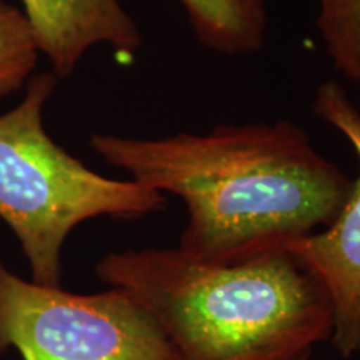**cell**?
<instances>
[{"label": "cell", "instance_id": "4", "mask_svg": "<svg viewBox=\"0 0 360 360\" xmlns=\"http://www.w3.org/2000/svg\"><path fill=\"white\" fill-rule=\"evenodd\" d=\"M24 360H180L129 292L79 295L24 281L0 260V354Z\"/></svg>", "mask_w": 360, "mask_h": 360}, {"label": "cell", "instance_id": "3", "mask_svg": "<svg viewBox=\"0 0 360 360\" xmlns=\"http://www.w3.org/2000/svg\"><path fill=\"white\" fill-rule=\"evenodd\" d=\"M53 74L27 82V94L0 115V219L19 238L32 281L60 287L65 238L94 217L141 219L167 207V197L135 180L94 172L53 142L44 107L56 90Z\"/></svg>", "mask_w": 360, "mask_h": 360}, {"label": "cell", "instance_id": "6", "mask_svg": "<svg viewBox=\"0 0 360 360\" xmlns=\"http://www.w3.org/2000/svg\"><path fill=\"white\" fill-rule=\"evenodd\" d=\"M39 53L51 62L57 79H67L85 53L97 45L132 57L143 35L120 0H20Z\"/></svg>", "mask_w": 360, "mask_h": 360}, {"label": "cell", "instance_id": "7", "mask_svg": "<svg viewBox=\"0 0 360 360\" xmlns=\"http://www.w3.org/2000/svg\"><path fill=\"white\" fill-rule=\"evenodd\" d=\"M200 45L222 56H250L269 32L267 0H177Z\"/></svg>", "mask_w": 360, "mask_h": 360}, {"label": "cell", "instance_id": "1", "mask_svg": "<svg viewBox=\"0 0 360 360\" xmlns=\"http://www.w3.org/2000/svg\"><path fill=\"white\" fill-rule=\"evenodd\" d=\"M90 147L135 182L179 197L188 215L179 249L204 260L312 236L334 222L354 186L285 119L162 139L94 134Z\"/></svg>", "mask_w": 360, "mask_h": 360}, {"label": "cell", "instance_id": "9", "mask_svg": "<svg viewBox=\"0 0 360 360\" xmlns=\"http://www.w3.org/2000/svg\"><path fill=\"white\" fill-rule=\"evenodd\" d=\"M37 57L24 13L0 0V97L11 96L29 82Z\"/></svg>", "mask_w": 360, "mask_h": 360}, {"label": "cell", "instance_id": "5", "mask_svg": "<svg viewBox=\"0 0 360 360\" xmlns=\"http://www.w3.org/2000/svg\"><path fill=\"white\" fill-rule=\"evenodd\" d=\"M312 110L352 146L359 175L334 222L287 247L327 287L334 305L332 344L350 357L360 352V110L335 80L319 85Z\"/></svg>", "mask_w": 360, "mask_h": 360}, {"label": "cell", "instance_id": "2", "mask_svg": "<svg viewBox=\"0 0 360 360\" xmlns=\"http://www.w3.org/2000/svg\"><path fill=\"white\" fill-rule=\"evenodd\" d=\"M96 272L154 317L180 360H310L334 334L327 287L287 245L232 260L112 252Z\"/></svg>", "mask_w": 360, "mask_h": 360}, {"label": "cell", "instance_id": "8", "mask_svg": "<svg viewBox=\"0 0 360 360\" xmlns=\"http://www.w3.org/2000/svg\"><path fill=\"white\" fill-rule=\"evenodd\" d=\"M315 27L335 69L360 85V0H317Z\"/></svg>", "mask_w": 360, "mask_h": 360}]
</instances>
